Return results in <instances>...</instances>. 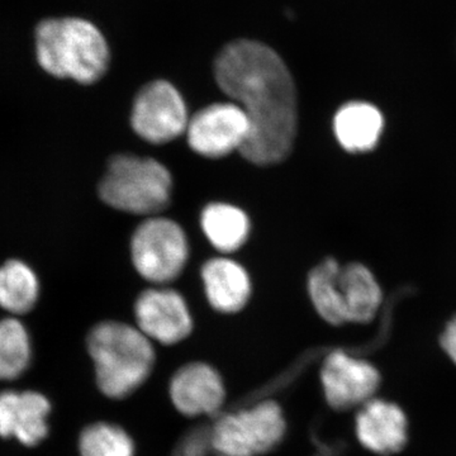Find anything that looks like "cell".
I'll return each instance as SVG.
<instances>
[{"instance_id":"1","label":"cell","mask_w":456,"mask_h":456,"mask_svg":"<svg viewBox=\"0 0 456 456\" xmlns=\"http://www.w3.org/2000/svg\"><path fill=\"white\" fill-rule=\"evenodd\" d=\"M213 73L222 92L250 122L241 155L257 167L283 163L298 127L296 83L283 57L264 42L240 38L218 53Z\"/></svg>"},{"instance_id":"2","label":"cell","mask_w":456,"mask_h":456,"mask_svg":"<svg viewBox=\"0 0 456 456\" xmlns=\"http://www.w3.org/2000/svg\"><path fill=\"white\" fill-rule=\"evenodd\" d=\"M38 65L57 79L92 86L106 75L110 49L103 32L80 17L49 18L35 31Z\"/></svg>"},{"instance_id":"3","label":"cell","mask_w":456,"mask_h":456,"mask_svg":"<svg viewBox=\"0 0 456 456\" xmlns=\"http://www.w3.org/2000/svg\"><path fill=\"white\" fill-rule=\"evenodd\" d=\"M88 350L99 389L110 398L136 391L151 374L155 351L139 327L107 321L93 327Z\"/></svg>"},{"instance_id":"4","label":"cell","mask_w":456,"mask_h":456,"mask_svg":"<svg viewBox=\"0 0 456 456\" xmlns=\"http://www.w3.org/2000/svg\"><path fill=\"white\" fill-rule=\"evenodd\" d=\"M307 288L314 310L330 325L370 322L382 305L379 283L359 263L323 260L308 275Z\"/></svg>"},{"instance_id":"5","label":"cell","mask_w":456,"mask_h":456,"mask_svg":"<svg viewBox=\"0 0 456 456\" xmlns=\"http://www.w3.org/2000/svg\"><path fill=\"white\" fill-rule=\"evenodd\" d=\"M173 178L160 161L136 155H116L99 183V197L117 211L154 216L170 204Z\"/></svg>"},{"instance_id":"6","label":"cell","mask_w":456,"mask_h":456,"mask_svg":"<svg viewBox=\"0 0 456 456\" xmlns=\"http://www.w3.org/2000/svg\"><path fill=\"white\" fill-rule=\"evenodd\" d=\"M284 434L283 411L265 401L222 416L213 428L212 444L224 456H259L278 446Z\"/></svg>"},{"instance_id":"7","label":"cell","mask_w":456,"mask_h":456,"mask_svg":"<svg viewBox=\"0 0 456 456\" xmlns=\"http://www.w3.org/2000/svg\"><path fill=\"white\" fill-rule=\"evenodd\" d=\"M188 256L187 235L169 218H147L132 236V263L150 283L167 284L178 278L187 265Z\"/></svg>"},{"instance_id":"8","label":"cell","mask_w":456,"mask_h":456,"mask_svg":"<svg viewBox=\"0 0 456 456\" xmlns=\"http://www.w3.org/2000/svg\"><path fill=\"white\" fill-rule=\"evenodd\" d=\"M189 114L184 98L167 80L147 83L137 93L131 126L146 142L163 145L187 132Z\"/></svg>"},{"instance_id":"9","label":"cell","mask_w":456,"mask_h":456,"mask_svg":"<svg viewBox=\"0 0 456 456\" xmlns=\"http://www.w3.org/2000/svg\"><path fill=\"white\" fill-rule=\"evenodd\" d=\"M188 145L198 155L218 159L241 151L250 134L248 116L235 102H221L198 110L189 119Z\"/></svg>"},{"instance_id":"10","label":"cell","mask_w":456,"mask_h":456,"mask_svg":"<svg viewBox=\"0 0 456 456\" xmlns=\"http://www.w3.org/2000/svg\"><path fill=\"white\" fill-rule=\"evenodd\" d=\"M321 382L330 406L351 410L373 399L380 386V374L370 362L345 351H334L323 362Z\"/></svg>"},{"instance_id":"11","label":"cell","mask_w":456,"mask_h":456,"mask_svg":"<svg viewBox=\"0 0 456 456\" xmlns=\"http://www.w3.org/2000/svg\"><path fill=\"white\" fill-rule=\"evenodd\" d=\"M137 327L150 338L174 345L187 338L193 329L184 297L170 288H150L134 303Z\"/></svg>"},{"instance_id":"12","label":"cell","mask_w":456,"mask_h":456,"mask_svg":"<svg viewBox=\"0 0 456 456\" xmlns=\"http://www.w3.org/2000/svg\"><path fill=\"white\" fill-rule=\"evenodd\" d=\"M174 406L184 415L196 417L217 412L226 398L224 380L215 368L193 362L180 369L170 384Z\"/></svg>"},{"instance_id":"13","label":"cell","mask_w":456,"mask_h":456,"mask_svg":"<svg viewBox=\"0 0 456 456\" xmlns=\"http://www.w3.org/2000/svg\"><path fill=\"white\" fill-rule=\"evenodd\" d=\"M49 399L37 392L0 393V436L26 446L40 444L49 434Z\"/></svg>"},{"instance_id":"14","label":"cell","mask_w":456,"mask_h":456,"mask_svg":"<svg viewBox=\"0 0 456 456\" xmlns=\"http://www.w3.org/2000/svg\"><path fill=\"white\" fill-rule=\"evenodd\" d=\"M356 435L362 445L375 454H397L407 444V417L397 404L370 399L356 417Z\"/></svg>"},{"instance_id":"15","label":"cell","mask_w":456,"mask_h":456,"mask_svg":"<svg viewBox=\"0 0 456 456\" xmlns=\"http://www.w3.org/2000/svg\"><path fill=\"white\" fill-rule=\"evenodd\" d=\"M204 290L209 305L221 314L241 311L251 296V281L244 266L227 257H215L202 268Z\"/></svg>"},{"instance_id":"16","label":"cell","mask_w":456,"mask_h":456,"mask_svg":"<svg viewBox=\"0 0 456 456\" xmlns=\"http://www.w3.org/2000/svg\"><path fill=\"white\" fill-rule=\"evenodd\" d=\"M382 113L367 102H349L335 114L334 132L342 149L349 152H367L382 136Z\"/></svg>"},{"instance_id":"17","label":"cell","mask_w":456,"mask_h":456,"mask_svg":"<svg viewBox=\"0 0 456 456\" xmlns=\"http://www.w3.org/2000/svg\"><path fill=\"white\" fill-rule=\"evenodd\" d=\"M200 226L213 248L226 254L239 250L250 233L246 213L227 203L208 204L200 216Z\"/></svg>"},{"instance_id":"18","label":"cell","mask_w":456,"mask_h":456,"mask_svg":"<svg viewBox=\"0 0 456 456\" xmlns=\"http://www.w3.org/2000/svg\"><path fill=\"white\" fill-rule=\"evenodd\" d=\"M40 281L35 270L20 260L0 266V307L12 314H25L40 297Z\"/></svg>"},{"instance_id":"19","label":"cell","mask_w":456,"mask_h":456,"mask_svg":"<svg viewBox=\"0 0 456 456\" xmlns=\"http://www.w3.org/2000/svg\"><path fill=\"white\" fill-rule=\"evenodd\" d=\"M31 338L17 318L0 321V380H13L31 362Z\"/></svg>"},{"instance_id":"20","label":"cell","mask_w":456,"mask_h":456,"mask_svg":"<svg viewBox=\"0 0 456 456\" xmlns=\"http://www.w3.org/2000/svg\"><path fill=\"white\" fill-rule=\"evenodd\" d=\"M82 456H134V445L130 435L119 426L90 425L82 432L79 441Z\"/></svg>"},{"instance_id":"21","label":"cell","mask_w":456,"mask_h":456,"mask_svg":"<svg viewBox=\"0 0 456 456\" xmlns=\"http://www.w3.org/2000/svg\"><path fill=\"white\" fill-rule=\"evenodd\" d=\"M441 346L456 365V317L446 325L445 331L441 336Z\"/></svg>"}]
</instances>
